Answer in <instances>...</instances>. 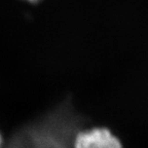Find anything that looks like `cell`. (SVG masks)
Here are the masks:
<instances>
[{
	"mask_svg": "<svg viewBox=\"0 0 148 148\" xmlns=\"http://www.w3.org/2000/svg\"><path fill=\"white\" fill-rule=\"evenodd\" d=\"M4 136H3L2 132L0 131V148H3V146H4Z\"/></svg>",
	"mask_w": 148,
	"mask_h": 148,
	"instance_id": "7a4b0ae2",
	"label": "cell"
},
{
	"mask_svg": "<svg viewBox=\"0 0 148 148\" xmlns=\"http://www.w3.org/2000/svg\"><path fill=\"white\" fill-rule=\"evenodd\" d=\"M23 1L29 3V4H37V3L41 2L42 0H23Z\"/></svg>",
	"mask_w": 148,
	"mask_h": 148,
	"instance_id": "3957f363",
	"label": "cell"
},
{
	"mask_svg": "<svg viewBox=\"0 0 148 148\" xmlns=\"http://www.w3.org/2000/svg\"><path fill=\"white\" fill-rule=\"evenodd\" d=\"M72 148H123L117 135L104 125L84 127L75 134Z\"/></svg>",
	"mask_w": 148,
	"mask_h": 148,
	"instance_id": "6da1fadb",
	"label": "cell"
}]
</instances>
